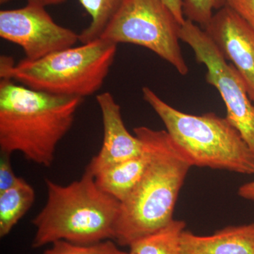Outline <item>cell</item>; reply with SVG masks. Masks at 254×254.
Segmentation results:
<instances>
[{"label": "cell", "mask_w": 254, "mask_h": 254, "mask_svg": "<svg viewBox=\"0 0 254 254\" xmlns=\"http://www.w3.org/2000/svg\"><path fill=\"white\" fill-rule=\"evenodd\" d=\"M149 153L148 167L136 188L120 205L113 240L121 247L154 233L173 221L174 210L191 162L165 130L136 127Z\"/></svg>", "instance_id": "cell-1"}, {"label": "cell", "mask_w": 254, "mask_h": 254, "mask_svg": "<svg viewBox=\"0 0 254 254\" xmlns=\"http://www.w3.org/2000/svg\"><path fill=\"white\" fill-rule=\"evenodd\" d=\"M179 254H254V222L200 236L184 230Z\"/></svg>", "instance_id": "cell-11"}, {"label": "cell", "mask_w": 254, "mask_h": 254, "mask_svg": "<svg viewBox=\"0 0 254 254\" xmlns=\"http://www.w3.org/2000/svg\"><path fill=\"white\" fill-rule=\"evenodd\" d=\"M203 29L240 73L254 103V28L225 6L214 13Z\"/></svg>", "instance_id": "cell-9"}, {"label": "cell", "mask_w": 254, "mask_h": 254, "mask_svg": "<svg viewBox=\"0 0 254 254\" xmlns=\"http://www.w3.org/2000/svg\"><path fill=\"white\" fill-rule=\"evenodd\" d=\"M117 49L118 45L99 38L16 64L10 57L1 56L0 78L50 94L83 98L103 86Z\"/></svg>", "instance_id": "cell-4"}, {"label": "cell", "mask_w": 254, "mask_h": 254, "mask_svg": "<svg viewBox=\"0 0 254 254\" xmlns=\"http://www.w3.org/2000/svg\"><path fill=\"white\" fill-rule=\"evenodd\" d=\"M125 0H78L91 16L89 26L79 34L82 44L99 39Z\"/></svg>", "instance_id": "cell-15"}, {"label": "cell", "mask_w": 254, "mask_h": 254, "mask_svg": "<svg viewBox=\"0 0 254 254\" xmlns=\"http://www.w3.org/2000/svg\"><path fill=\"white\" fill-rule=\"evenodd\" d=\"M96 101L102 114L103 145L98 154L87 165L93 175L113 164L139 156L143 153L141 140L132 135L125 127L121 108L108 92L97 95Z\"/></svg>", "instance_id": "cell-10"}, {"label": "cell", "mask_w": 254, "mask_h": 254, "mask_svg": "<svg viewBox=\"0 0 254 254\" xmlns=\"http://www.w3.org/2000/svg\"><path fill=\"white\" fill-rule=\"evenodd\" d=\"M226 6L254 28V0H226Z\"/></svg>", "instance_id": "cell-19"}, {"label": "cell", "mask_w": 254, "mask_h": 254, "mask_svg": "<svg viewBox=\"0 0 254 254\" xmlns=\"http://www.w3.org/2000/svg\"><path fill=\"white\" fill-rule=\"evenodd\" d=\"M180 37V41L193 50L196 61L205 65L206 81L220 93L226 106V118L238 130L254 154V103L243 78L196 23L185 20Z\"/></svg>", "instance_id": "cell-7"}, {"label": "cell", "mask_w": 254, "mask_h": 254, "mask_svg": "<svg viewBox=\"0 0 254 254\" xmlns=\"http://www.w3.org/2000/svg\"><path fill=\"white\" fill-rule=\"evenodd\" d=\"M83 100L36 91L1 78V153L18 152L28 161L50 168L57 147L71 129Z\"/></svg>", "instance_id": "cell-2"}, {"label": "cell", "mask_w": 254, "mask_h": 254, "mask_svg": "<svg viewBox=\"0 0 254 254\" xmlns=\"http://www.w3.org/2000/svg\"><path fill=\"white\" fill-rule=\"evenodd\" d=\"M10 1H11V0H0V4H4L5 3L9 2Z\"/></svg>", "instance_id": "cell-23"}, {"label": "cell", "mask_w": 254, "mask_h": 254, "mask_svg": "<svg viewBox=\"0 0 254 254\" xmlns=\"http://www.w3.org/2000/svg\"><path fill=\"white\" fill-rule=\"evenodd\" d=\"M162 1L172 11L180 24H183L186 20L183 12L184 0H162Z\"/></svg>", "instance_id": "cell-20"}, {"label": "cell", "mask_w": 254, "mask_h": 254, "mask_svg": "<svg viewBox=\"0 0 254 254\" xmlns=\"http://www.w3.org/2000/svg\"><path fill=\"white\" fill-rule=\"evenodd\" d=\"M149 160V153L143 145V153L139 156L113 164L95 174V182L100 190L122 203L141 181Z\"/></svg>", "instance_id": "cell-12"}, {"label": "cell", "mask_w": 254, "mask_h": 254, "mask_svg": "<svg viewBox=\"0 0 254 254\" xmlns=\"http://www.w3.org/2000/svg\"><path fill=\"white\" fill-rule=\"evenodd\" d=\"M142 93L193 167L254 175L253 152L226 118L213 113H183L165 103L148 87H143Z\"/></svg>", "instance_id": "cell-5"}, {"label": "cell", "mask_w": 254, "mask_h": 254, "mask_svg": "<svg viewBox=\"0 0 254 254\" xmlns=\"http://www.w3.org/2000/svg\"><path fill=\"white\" fill-rule=\"evenodd\" d=\"M185 227V221L174 219L158 231L132 243L128 252L130 254H179L180 237Z\"/></svg>", "instance_id": "cell-14"}, {"label": "cell", "mask_w": 254, "mask_h": 254, "mask_svg": "<svg viewBox=\"0 0 254 254\" xmlns=\"http://www.w3.org/2000/svg\"><path fill=\"white\" fill-rule=\"evenodd\" d=\"M226 6V0H184L183 12L186 19L204 28L214 11Z\"/></svg>", "instance_id": "cell-17"}, {"label": "cell", "mask_w": 254, "mask_h": 254, "mask_svg": "<svg viewBox=\"0 0 254 254\" xmlns=\"http://www.w3.org/2000/svg\"><path fill=\"white\" fill-rule=\"evenodd\" d=\"M0 36L22 48L26 58L34 61L74 46L79 34L58 24L45 6L28 3L19 9L1 10Z\"/></svg>", "instance_id": "cell-8"}, {"label": "cell", "mask_w": 254, "mask_h": 254, "mask_svg": "<svg viewBox=\"0 0 254 254\" xmlns=\"http://www.w3.org/2000/svg\"><path fill=\"white\" fill-rule=\"evenodd\" d=\"M45 182L46 204L32 220L33 249L59 241L87 245L113 240L121 203L100 190L89 170L67 185Z\"/></svg>", "instance_id": "cell-3"}, {"label": "cell", "mask_w": 254, "mask_h": 254, "mask_svg": "<svg viewBox=\"0 0 254 254\" xmlns=\"http://www.w3.org/2000/svg\"><path fill=\"white\" fill-rule=\"evenodd\" d=\"M34 189L20 177L9 190L0 193V237L9 235L34 203Z\"/></svg>", "instance_id": "cell-13"}, {"label": "cell", "mask_w": 254, "mask_h": 254, "mask_svg": "<svg viewBox=\"0 0 254 254\" xmlns=\"http://www.w3.org/2000/svg\"><path fill=\"white\" fill-rule=\"evenodd\" d=\"M118 244L109 240L93 245H76L59 241L50 245L43 254H130L119 248Z\"/></svg>", "instance_id": "cell-16"}, {"label": "cell", "mask_w": 254, "mask_h": 254, "mask_svg": "<svg viewBox=\"0 0 254 254\" xmlns=\"http://www.w3.org/2000/svg\"><path fill=\"white\" fill-rule=\"evenodd\" d=\"M66 1V0H27L28 3L29 4L41 5L45 7L48 6L63 4Z\"/></svg>", "instance_id": "cell-22"}, {"label": "cell", "mask_w": 254, "mask_h": 254, "mask_svg": "<svg viewBox=\"0 0 254 254\" xmlns=\"http://www.w3.org/2000/svg\"><path fill=\"white\" fill-rule=\"evenodd\" d=\"M238 195L244 199L254 202V180L242 185L239 188Z\"/></svg>", "instance_id": "cell-21"}, {"label": "cell", "mask_w": 254, "mask_h": 254, "mask_svg": "<svg viewBox=\"0 0 254 254\" xmlns=\"http://www.w3.org/2000/svg\"><path fill=\"white\" fill-rule=\"evenodd\" d=\"M181 27L162 0H125L100 38L147 48L185 76L189 68L180 46Z\"/></svg>", "instance_id": "cell-6"}, {"label": "cell", "mask_w": 254, "mask_h": 254, "mask_svg": "<svg viewBox=\"0 0 254 254\" xmlns=\"http://www.w3.org/2000/svg\"><path fill=\"white\" fill-rule=\"evenodd\" d=\"M11 155L1 153L0 160V193L9 190L19 180L11 167Z\"/></svg>", "instance_id": "cell-18"}]
</instances>
